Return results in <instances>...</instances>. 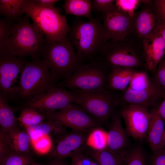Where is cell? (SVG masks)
Listing matches in <instances>:
<instances>
[{"instance_id":"obj_5","label":"cell","mask_w":165,"mask_h":165,"mask_svg":"<svg viewBox=\"0 0 165 165\" xmlns=\"http://www.w3.org/2000/svg\"><path fill=\"white\" fill-rule=\"evenodd\" d=\"M23 9L24 13L31 18L33 24L43 35L46 43L60 41L70 31L65 16L57 8L44 7L33 0H25Z\"/></svg>"},{"instance_id":"obj_9","label":"cell","mask_w":165,"mask_h":165,"mask_svg":"<svg viewBox=\"0 0 165 165\" xmlns=\"http://www.w3.org/2000/svg\"><path fill=\"white\" fill-rule=\"evenodd\" d=\"M57 84L26 103L24 108H31L47 115L75 103L76 93L59 86Z\"/></svg>"},{"instance_id":"obj_7","label":"cell","mask_w":165,"mask_h":165,"mask_svg":"<svg viewBox=\"0 0 165 165\" xmlns=\"http://www.w3.org/2000/svg\"><path fill=\"white\" fill-rule=\"evenodd\" d=\"M72 90L77 94L75 103L101 124L111 118L118 105V98L107 88L93 92Z\"/></svg>"},{"instance_id":"obj_24","label":"cell","mask_w":165,"mask_h":165,"mask_svg":"<svg viewBox=\"0 0 165 165\" xmlns=\"http://www.w3.org/2000/svg\"><path fill=\"white\" fill-rule=\"evenodd\" d=\"M92 1L91 0H66L63 5L65 15L92 19Z\"/></svg>"},{"instance_id":"obj_18","label":"cell","mask_w":165,"mask_h":165,"mask_svg":"<svg viewBox=\"0 0 165 165\" xmlns=\"http://www.w3.org/2000/svg\"><path fill=\"white\" fill-rule=\"evenodd\" d=\"M165 94V90L161 87L142 91L134 90L128 88L123 92L120 99L118 98V103L138 105L147 109L163 99Z\"/></svg>"},{"instance_id":"obj_36","label":"cell","mask_w":165,"mask_h":165,"mask_svg":"<svg viewBox=\"0 0 165 165\" xmlns=\"http://www.w3.org/2000/svg\"><path fill=\"white\" fill-rule=\"evenodd\" d=\"M13 26H11L6 21L0 19V50L4 47L6 42L11 35Z\"/></svg>"},{"instance_id":"obj_30","label":"cell","mask_w":165,"mask_h":165,"mask_svg":"<svg viewBox=\"0 0 165 165\" xmlns=\"http://www.w3.org/2000/svg\"><path fill=\"white\" fill-rule=\"evenodd\" d=\"M122 165H146L144 155L141 148L136 147L127 152Z\"/></svg>"},{"instance_id":"obj_22","label":"cell","mask_w":165,"mask_h":165,"mask_svg":"<svg viewBox=\"0 0 165 165\" xmlns=\"http://www.w3.org/2000/svg\"><path fill=\"white\" fill-rule=\"evenodd\" d=\"M8 141L13 150L18 153L28 154L31 144L30 135L26 131L18 129L6 134Z\"/></svg>"},{"instance_id":"obj_44","label":"cell","mask_w":165,"mask_h":165,"mask_svg":"<svg viewBox=\"0 0 165 165\" xmlns=\"http://www.w3.org/2000/svg\"><path fill=\"white\" fill-rule=\"evenodd\" d=\"M61 160L55 159L54 160L47 165H64L61 161Z\"/></svg>"},{"instance_id":"obj_21","label":"cell","mask_w":165,"mask_h":165,"mask_svg":"<svg viewBox=\"0 0 165 165\" xmlns=\"http://www.w3.org/2000/svg\"><path fill=\"white\" fill-rule=\"evenodd\" d=\"M31 139H34L43 135H51L59 137L66 133V130L57 122L47 119L36 126L25 128Z\"/></svg>"},{"instance_id":"obj_42","label":"cell","mask_w":165,"mask_h":165,"mask_svg":"<svg viewBox=\"0 0 165 165\" xmlns=\"http://www.w3.org/2000/svg\"><path fill=\"white\" fill-rule=\"evenodd\" d=\"M156 30L159 31L165 42V23L159 18Z\"/></svg>"},{"instance_id":"obj_35","label":"cell","mask_w":165,"mask_h":165,"mask_svg":"<svg viewBox=\"0 0 165 165\" xmlns=\"http://www.w3.org/2000/svg\"><path fill=\"white\" fill-rule=\"evenodd\" d=\"M115 0H94L92 1V10L104 14L115 6Z\"/></svg>"},{"instance_id":"obj_20","label":"cell","mask_w":165,"mask_h":165,"mask_svg":"<svg viewBox=\"0 0 165 165\" xmlns=\"http://www.w3.org/2000/svg\"><path fill=\"white\" fill-rule=\"evenodd\" d=\"M136 71L127 68H117L111 70L108 80L107 88L113 90L125 91L129 86Z\"/></svg>"},{"instance_id":"obj_31","label":"cell","mask_w":165,"mask_h":165,"mask_svg":"<svg viewBox=\"0 0 165 165\" xmlns=\"http://www.w3.org/2000/svg\"><path fill=\"white\" fill-rule=\"evenodd\" d=\"M0 160V165H29L31 159L28 154H20L13 152Z\"/></svg>"},{"instance_id":"obj_34","label":"cell","mask_w":165,"mask_h":165,"mask_svg":"<svg viewBox=\"0 0 165 165\" xmlns=\"http://www.w3.org/2000/svg\"><path fill=\"white\" fill-rule=\"evenodd\" d=\"M154 73L153 80L165 90V58L160 62Z\"/></svg>"},{"instance_id":"obj_11","label":"cell","mask_w":165,"mask_h":165,"mask_svg":"<svg viewBox=\"0 0 165 165\" xmlns=\"http://www.w3.org/2000/svg\"><path fill=\"white\" fill-rule=\"evenodd\" d=\"M123 119L127 134L137 140L142 141L146 138L151 114L147 109L139 106L128 105L119 112Z\"/></svg>"},{"instance_id":"obj_23","label":"cell","mask_w":165,"mask_h":165,"mask_svg":"<svg viewBox=\"0 0 165 165\" xmlns=\"http://www.w3.org/2000/svg\"><path fill=\"white\" fill-rule=\"evenodd\" d=\"M9 99L0 92V125L1 130L7 133L18 129L17 118L13 109L8 104Z\"/></svg>"},{"instance_id":"obj_8","label":"cell","mask_w":165,"mask_h":165,"mask_svg":"<svg viewBox=\"0 0 165 165\" xmlns=\"http://www.w3.org/2000/svg\"><path fill=\"white\" fill-rule=\"evenodd\" d=\"M125 40H109L97 59L110 72L117 68L134 69L141 65L138 53L132 47L125 44Z\"/></svg>"},{"instance_id":"obj_14","label":"cell","mask_w":165,"mask_h":165,"mask_svg":"<svg viewBox=\"0 0 165 165\" xmlns=\"http://www.w3.org/2000/svg\"><path fill=\"white\" fill-rule=\"evenodd\" d=\"M133 19L115 6L103 14L102 24L110 40H125L132 28Z\"/></svg>"},{"instance_id":"obj_19","label":"cell","mask_w":165,"mask_h":165,"mask_svg":"<svg viewBox=\"0 0 165 165\" xmlns=\"http://www.w3.org/2000/svg\"><path fill=\"white\" fill-rule=\"evenodd\" d=\"M150 112L151 118L146 138L154 152L165 148L163 140L165 123L157 108L153 109Z\"/></svg>"},{"instance_id":"obj_27","label":"cell","mask_w":165,"mask_h":165,"mask_svg":"<svg viewBox=\"0 0 165 165\" xmlns=\"http://www.w3.org/2000/svg\"><path fill=\"white\" fill-rule=\"evenodd\" d=\"M25 0H0V15L10 20L21 16L24 12L23 7Z\"/></svg>"},{"instance_id":"obj_45","label":"cell","mask_w":165,"mask_h":165,"mask_svg":"<svg viewBox=\"0 0 165 165\" xmlns=\"http://www.w3.org/2000/svg\"><path fill=\"white\" fill-rule=\"evenodd\" d=\"M91 165H100L98 163H97L95 162V161H94L91 164Z\"/></svg>"},{"instance_id":"obj_28","label":"cell","mask_w":165,"mask_h":165,"mask_svg":"<svg viewBox=\"0 0 165 165\" xmlns=\"http://www.w3.org/2000/svg\"><path fill=\"white\" fill-rule=\"evenodd\" d=\"M17 119L25 128L38 125L47 120L46 115L29 108H24Z\"/></svg>"},{"instance_id":"obj_38","label":"cell","mask_w":165,"mask_h":165,"mask_svg":"<svg viewBox=\"0 0 165 165\" xmlns=\"http://www.w3.org/2000/svg\"><path fill=\"white\" fill-rule=\"evenodd\" d=\"M71 158V165H91L94 161L87 155H85L82 152L76 154Z\"/></svg>"},{"instance_id":"obj_26","label":"cell","mask_w":165,"mask_h":165,"mask_svg":"<svg viewBox=\"0 0 165 165\" xmlns=\"http://www.w3.org/2000/svg\"><path fill=\"white\" fill-rule=\"evenodd\" d=\"M160 87L148 74L144 71H135L128 88L135 91H142Z\"/></svg>"},{"instance_id":"obj_3","label":"cell","mask_w":165,"mask_h":165,"mask_svg":"<svg viewBox=\"0 0 165 165\" xmlns=\"http://www.w3.org/2000/svg\"><path fill=\"white\" fill-rule=\"evenodd\" d=\"M26 15L12 27V32L0 53H6L20 58L29 56L38 58L46 43L43 35L29 20Z\"/></svg>"},{"instance_id":"obj_29","label":"cell","mask_w":165,"mask_h":165,"mask_svg":"<svg viewBox=\"0 0 165 165\" xmlns=\"http://www.w3.org/2000/svg\"><path fill=\"white\" fill-rule=\"evenodd\" d=\"M107 143V132L98 128L94 129L90 132L86 141V144L88 146L97 150L105 148Z\"/></svg>"},{"instance_id":"obj_16","label":"cell","mask_w":165,"mask_h":165,"mask_svg":"<svg viewBox=\"0 0 165 165\" xmlns=\"http://www.w3.org/2000/svg\"><path fill=\"white\" fill-rule=\"evenodd\" d=\"M121 117L119 112H115L111 116L105 148L123 158L127 152L128 134L122 126Z\"/></svg>"},{"instance_id":"obj_1","label":"cell","mask_w":165,"mask_h":165,"mask_svg":"<svg viewBox=\"0 0 165 165\" xmlns=\"http://www.w3.org/2000/svg\"><path fill=\"white\" fill-rule=\"evenodd\" d=\"M68 36L79 56L83 60L96 59L109 40L103 24L97 18L88 21L77 20Z\"/></svg>"},{"instance_id":"obj_4","label":"cell","mask_w":165,"mask_h":165,"mask_svg":"<svg viewBox=\"0 0 165 165\" xmlns=\"http://www.w3.org/2000/svg\"><path fill=\"white\" fill-rule=\"evenodd\" d=\"M57 83L67 78L83 64L68 36L51 43H46L41 56Z\"/></svg>"},{"instance_id":"obj_2","label":"cell","mask_w":165,"mask_h":165,"mask_svg":"<svg viewBox=\"0 0 165 165\" xmlns=\"http://www.w3.org/2000/svg\"><path fill=\"white\" fill-rule=\"evenodd\" d=\"M56 84L46 62L42 58L33 60L25 64L9 98L27 103Z\"/></svg>"},{"instance_id":"obj_25","label":"cell","mask_w":165,"mask_h":165,"mask_svg":"<svg viewBox=\"0 0 165 165\" xmlns=\"http://www.w3.org/2000/svg\"><path fill=\"white\" fill-rule=\"evenodd\" d=\"M86 151L87 155L100 165H122L123 158L106 148L97 150L89 147Z\"/></svg>"},{"instance_id":"obj_15","label":"cell","mask_w":165,"mask_h":165,"mask_svg":"<svg viewBox=\"0 0 165 165\" xmlns=\"http://www.w3.org/2000/svg\"><path fill=\"white\" fill-rule=\"evenodd\" d=\"M145 66L154 72L165 54V42L158 31H155L142 40Z\"/></svg>"},{"instance_id":"obj_6","label":"cell","mask_w":165,"mask_h":165,"mask_svg":"<svg viewBox=\"0 0 165 165\" xmlns=\"http://www.w3.org/2000/svg\"><path fill=\"white\" fill-rule=\"evenodd\" d=\"M110 72L98 60L83 64L67 78L58 82L60 87L70 90L93 92L107 88Z\"/></svg>"},{"instance_id":"obj_46","label":"cell","mask_w":165,"mask_h":165,"mask_svg":"<svg viewBox=\"0 0 165 165\" xmlns=\"http://www.w3.org/2000/svg\"><path fill=\"white\" fill-rule=\"evenodd\" d=\"M163 140L164 142V145L165 146V130L163 136Z\"/></svg>"},{"instance_id":"obj_41","label":"cell","mask_w":165,"mask_h":165,"mask_svg":"<svg viewBox=\"0 0 165 165\" xmlns=\"http://www.w3.org/2000/svg\"><path fill=\"white\" fill-rule=\"evenodd\" d=\"M34 2L38 5L46 7H54L55 4L60 1L58 0H34Z\"/></svg>"},{"instance_id":"obj_43","label":"cell","mask_w":165,"mask_h":165,"mask_svg":"<svg viewBox=\"0 0 165 165\" xmlns=\"http://www.w3.org/2000/svg\"><path fill=\"white\" fill-rule=\"evenodd\" d=\"M163 101L157 108L158 112L163 120L165 124V94L163 98Z\"/></svg>"},{"instance_id":"obj_13","label":"cell","mask_w":165,"mask_h":165,"mask_svg":"<svg viewBox=\"0 0 165 165\" xmlns=\"http://www.w3.org/2000/svg\"><path fill=\"white\" fill-rule=\"evenodd\" d=\"M26 63L15 55L0 53V92L8 99Z\"/></svg>"},{"instance_id":"obj_37","label":"cell","mask_w":165,"mask_h":165,"mask_svg":"<svg viewBox=\"0 0 165 165\" xmlns=\"http://www.w3.org/2000/svg\"><path fill=\"white\" fill-rule=\"evenodd\" d=\"M6 134L0 131V159L14 152L12 149L8 141Z\"/></svg>"},{"instance_id":"obj_47","label":"cell","mask_w":165,"mask_h":165,"mask_svg":"<svg viewBox=\"0 0 165 165\" xmlns=\"http://www.w3.org/2000/svg\"><path fill=\"white\" fill-rule=\"evenodd\" d=\"M31 165H41L38 164H37L35 162H31Z\"/></svg>"},{"instance_id":"obj_40","label":"cell","mask_w":165,"mask_h":165,"mask_svg":"<svg viewBox=\"0 0 165 165\" xmlns=\"http://www.w3.org/2000/svg\"><path fill=\"white\" fill-rule=\"evenodd\" d=\"M150 165H165V148L153 152Z\"/></svg>"},{"instance_id":"obj_17","label":"cell","mask_w":165,"mask_h":165,"mask_svg":"<svg viewBox=\"0 0 165 165\" xmlns=\"http://www.w3.org/2000/svg\"><path fill=\"white\" fill-rule=\"evenodd\" d=\"M151 2V1L147 0L133 19L132 29L134 28L137 35L143 39L155 31L158 21L153 4Z\"/></svg>"},{"instance_id":"obj_12","label":"cell","mask_w":165,"mask_h":165,"mask_svg":"<svg viewBox=\"0 0 165 165\" xmlns=\"http://www.w3.org/2000/svg\"><path fill=\"white\" fill-rule=\"evenodd\" d=\"M86 133L72 130L61 136L51 150L50 156L62 160L83 152L87 146Z\"/></svg>"},{"instance_id":"obj_32","label":"cell","mask_w":165,"mask_h":165,"mask_svg":"<svg viewBox=\"0 0 165 165\" xmlns=\"http://www.w3.org/2000/svg\"><path fill=\"white\" fill-rule=\"evenodd\" d=\"M146 0H116L115 6L119 11L133 18L135 13V10L141 4Z\"/></svg>"},{"instance_id":"obj_39","label":"cell","mask_w":165,"mask_h":165,"mask_svg":"<svg viewBox=\"0 0 165 165\" xmlns=\"http://www.w3.org/2000/svg\"><path fill=\"white\" fill-rule=\"evenodd\" d=\"M153 4L158 18L165 23V0H155Z\"/></svg>"},{"instance_id":"obj_33","label":"cell","mask_w":165,"mask_h":165,"mask_svg":"<svg viewBox=\"0 0 165 165\" xmlns=\"http://www.w3.org/2000/svg\"><path fill=\"white\" fill-rule=\"evenodd\" d=\"M31 144L35 150L39 153L44 154L50 151L52 143L50 137L43 135L34 139H31Z\"/></svg>"},{"instance_id":"obj_10","label":"cell","mask_w":165,"mask_h":165,"mask_svg":"<svg viewBox=\"0 0 165 165\" xmlns=\"http://www.w3.org/2000/svg\"><path fill=\"white\" fill-rule=\"evenodd\" d=\"M46 115L47 119L54 120L65 127L86 132L101 124L76 103Z\"/></svg>"}]
</instances>
